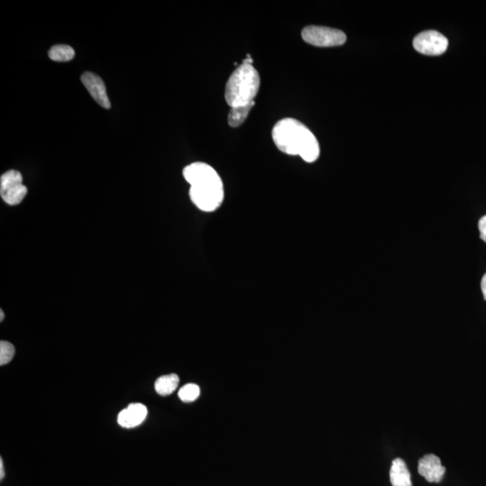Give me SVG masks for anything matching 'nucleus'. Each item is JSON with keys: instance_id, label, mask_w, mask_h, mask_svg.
<instances>
[{"instance_id": "f257e3e1", "label": "nucleus", "mask_w": 486, "mask_h": 486, "mask_svg": "<svg viewBox=\"0 0 486 486\" xmlns=\"http://www.w3.org/2000/svg\"><path fill=\"white\" fill-rule=\"evenodd\" d=\"M183 176L190 185V199L197 208L210 213L222 206L223 180L213 167L204 162L192 163L183 169Z\"/></svg>"}, {"instance_id": "f03ea898", "label": "nucleus", "mask_w": 486, "mask_h": 486, "mask_svg": "<svg viewBox=\"0 0 486 486\" xmlns=\"http://www.w3.org/2000/svg\"><path fill=\"white\" fill-rule=\"evenodd\" d=\"M272 138L280 151L288 155L300 156L305 162H315L320 156L317 139L297 119L284 118L278 121L272 130Z\"/></svg>"}, {"instance_id": "7ed1b4c3", "label": "nucleus", "mask_w": 486, "mask_h": 486, "mask_svg": "<svg viewBox=\"0 0 486 486\" xmlns=\"http://www.w3.org/2000/svg\"><path fill=\"white\" fill-rule=\"evenodd\" d=\"M260 86V74L253 64H241L233 71L227 81V104L233 108L253 103L259 93Z\"/></svg>"}, {"instance_id": "20e7f679", "label": "nucleus", "mask_w": 486, "mask_h": 486, "mask_svg": "<svg viewBox=\"0 0 486 486\" xmlns=\"http://www.w3.org/2000/svg\"><path fill=\"white\" fill-rule=\"evenodd\" d=\"M302 37L305 42L319 47L342 46L347 41L345 33L341 30L317 26L305 27Z\"/></svg>"}, {"instance_id": "39448f33", "label": "nucleus", "mask_w": 486, "mask_h": 486, "mask_svg": "<svg viewBox=\"0 0 486 486\" xmlns=\"http://www.w3.org/2000/svg\"><path fill=\"white\" fill-rule=\"evenodd\" d=\"M27 189L23 184L21 173L16 171H9L0 179V195L4 202L9 206L19 205L25 199Z\"/></svg>"}, {"instance_id": "423d86ee", "label": "nucleus", "mask_w": 486, "mask_h": 486, "mask_svg": "<svg viewBox=\"0 0 486 486\" xmlns=\"http://www.w3.org/2000/svg\"><path fill=\"white\" fill-rule=\"evenodd\" d=\"M448 46L446 37L433 30L421 33L413 40L414 49L425 56H441L446 52Z\"/></svg>"}, {"instance_id": "0eeeda50", "label": "nucleus", "mask_w": 486, "mask_h": 486, "mask_svg": "<svg viewBox=\"0 0 486 486\" xmlns=\"http://www.w3.org/2000/svg\"><path fill=\"white\" fill-rule=\"evenodd\" d=\"M418 472L428 482H440L446 473V467H443L440 458L436 455L428 454L419 460Z\"/></svg>"}, {"instance_id": "6e6552de", "label": "nucleus", "mask_w": 486, "mask_h": 486, "mask_svg": "<svg viewBox=\"0 0 486 486\" xmlns=\"http://www.w3.org/2000/svg\"><path fill=\"white\" fill-rule=\"evenodd\" d=\"M81 81L87 88L88 93L93 96L95 101L102 107H111L110 98L107 94V88H105L104 81L102 80L100 76L93 73H85L81 76Z\"/></svg>"}, {"instance_id": "1a4fd4ad", "label": "nucleus", "mask_w": 486, "mask_h": 486, "mask_svg": "<svg viewBox=\"0 0 486 486\" xmlns=\"http://www.w3.org/2000/svg\"><path fill=\"white\" fill-rule=\"evenodd\" d=\"M147 414V407L144 404L131 403L118 414L117 421L120 426L132 429L144 423Z\"/></svg>"}, {"instance_id": "9d476101", "label": "nucleus", "mask_w": 486, "mask_h": 486, "mask_svg": "<svg viewBox=\"0 0 486 486\" xmlns=\"http://www.w3.org/2000/svg\"><path fill=\"white\" fill-rule=\"evenodd\" d=\"M390 481L393 486H413L409 469L402 458H397L393 460Z\"/></svg>"}, {"instance_id": "9b49d317", "label": "nucleus", "mask_w": 486, "mask_h": 486, "mask_svg": "<svg viewBox=\"0 0 486 486\" xmlns=\"http://www.w3.org/2000/svg\"><path fill=\"white\" fill-rule=\"evenodd\" d=\"M179 377L176 374L162 376L155 382V390L159 396H166L174 393L178 389Z\"/></svg>"}, {"instance_id": "f8f14e48", "label": "nucleus", "mask_w": 486, "mask_h": 486, "mask_svg": "<svg viewBox=\"0 0 486 486\" xmlns=\"http://www.w3.org/2000/svg\"><path fill=\"white\" fill-rule=\"evenodd\" d=\"M255 102L243 107H233L228 115V123L231 127H240L249 115L251 108L254 107Z\"/></svg>"}, {"instance_id": "ddd939ff", "label": "nucleus", "mask_w": 486, "mask_h": 486, "mask_svg": "<svg viewBox=\"0 0 486 486\" xmlns=\"http://www.w3.org/2000/svg\"><path fill=\"white\" fill-rule=\"evenodd\" d=\"M74 56L75 52L73 47L65 46V44L54 46L49 51L50 59L54 62H70Z\"/></svg>"}, {"instance_id": "4468645a", "label": "nucleus", "mask_w": 486, "mask_h": 486, "mask_svg": "<svg viewBox=\"0 0 486 486\" xmlns=\"http://www.w3.org/2000/svg\"><path fill=\"white\" fill-rule=\"evenodd\" d=\"M200 394L199 386L195 384H188L179 390V397L185 403H191L199 398Z\"/></svg>"}, {"instance_id": "2eb2a0df", "label": "nucleus", "mask_w": 486, "mask_h": 486, "mask_svg": "<svg viewBox=\"0 0 486 486\" xmlns=\"http://www.w3.org/2000/svg\"><path fill=\"white\" fill-rule=\"evenodd\" d=\"M16 349L11 343L1 341L0 342V366L9 364L15 356Z\"/></svg>"}, {"instance_id": "dca6fc26", "label": "nucleus", "mask_w": 486, "mask_h": 486, "mask_svg": "<svg viewBox=\"0 0 486 486\" xmlns=\"http://www.w3.org/2000/svg\"><path fill=\"white\" fill-rule=\"evenodd\" d=\"M479 232H480V238L486 243V216L482 217L478 223Z\"/></svg>"}, {"instance_id": "f3484780", "label": "nucleus", "mask_w": 486, "mask_h": 486, "mask_svg": "<svg viewBox=\"0 0 486 486\" xmlns=\"http://www.w3.org/2000/svg\"><path fill=\"white\" fill-rule=\"evenodd\" d=\"M481 290H482V295H484L485 300L486 301V274L482 278Z\"/></svg>"}, {"instance_id": "a211bd4d", "label": "nucleus", "mask_w": 486, "mask_h": 486, "mask_svg": "<svg viewBox=\"0 0 486 486\" xmlns=\"http://www.w3.org/2000/svg\"><path fill=\"white\" fill-rule=\"evenodd\" d=\"M5 477V471H4V465H3V460L2 458H0V479L4 478Z\"/></svg>"}, {"instance_id": "6ab92c4d", "label": "nucleus", "mask_w": 486, "mask_h": 486, "mask_svg": "<svg viewBox=\"0 0 486 486\" xmlns=\"http://www.w3.org/2000/svg\"><path fill=\"white\" fill-rule=\"evenodd\" d=\"M4 318H5V314L1 310V311H0V321L3 322V320H4Z\"/></svg>"}]
</instances>
